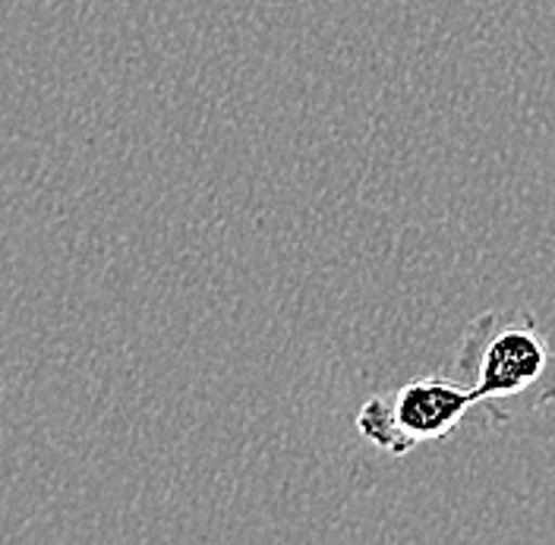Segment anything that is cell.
<instances>
[{
    "label": "cell",
    "instance_id": "cell-1",
    "mask_svg": "<svg viewBox=\"0 0 555 545\" xmlns=\"http://www.w3.org/2000/svg\"><path fill=\"white\" fill-rule=\"evenodd\" d=\"M454 369L492 423H515L555 404V350L527 309H492L464 332Z\"/></svg>",
    "mask_w": 555,
    "mask_h": 545
},
{
    "label": "cell",
    "instance_id": "cell-2",
    "mask_svg": "<svg viewBox=\"0 0 555 545\" xmlns=\"http://www.w3.org/2000/svg\"><path fill=\"white\" fill-rule=\"evenodd\" d=\"M388 398H391L398 429L411 451L420 444L449 439L451 432L467 419V413L480 404L477 391L467 381H451L442 375L414 378Z\"/></svg>",
    "mask_w": 555,
    "mask_h": 545
},
{
    "label": "cell",
    "instance_id": "cell-3",
    "mask_svg": "<svg viewBox=\"0 0 555 545\" xmlns=\"http://www.w3.org/2000/svg\"><path fill=\"white\" fill-rule=\"evenodd\" d=\"M357 432L373 444L382 454H391V457H404L411 454V447L404 442L401 429H398V419H395V410H391V398L388 394H376L370 398L360 413H357Z\"/></svg>",
    "mask_w": 555,
    "mask_h": 545
}]
</instances>
